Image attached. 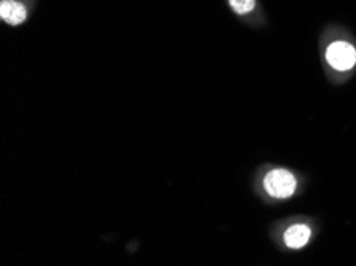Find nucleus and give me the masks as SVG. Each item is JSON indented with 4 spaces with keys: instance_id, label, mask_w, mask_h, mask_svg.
<instances>
[{
    "instance_id": "obj_3",
    "label": "nucleus",
    "mask_w": 356,
    "mask_h": 266,
    "mask_svg": "<svg viewBox=\"0 0 356 266\" xmlns=\"http://www.w3.org/2000/svg\"><path fill=\"white\" fill-rule=\"evenodd\" d=\"M0 18L10 26H18L26 21V7L16 0H2Z\"/></svg>"
},
{
    "instance_id": "obj_2",
    "label": "nucleus",
    "mask_w": 356,
    "mask_h": 266,
    "mask_svg": "<svg viewBox=\"0 0 356 266\" xmlns=\"http://www.w3.org/2000/svg\"><path fill=\"white\" fill-rule=\"evenodd\" d=\"M326 61L339 72H347L356 64V50L347 42H334L326 50Z\"/></svg>"
},
{
    "instance_id": "obj_5",
    "label": "nucleus",
    "mask_w": 356,
    "mask_h": 266,
    "mask_svg": "<svg viewBox=\"0 0 356 266\" xmlns=\"http://www.w3.org/2000/svg\"><path fill=\"white\" fill-rule=\"evenodd\" d=\"M232 10L238 15L251 13L256 7V0H229Z\"/></svg>"
},
{
    "instance_id": "obj_1",
    "label": "nucleus",
    "mask_w": 356,
    "mask_h": 266,
    "mask_svg": "<svg viewBox=\"0 0 356 266\" xmlns=\"http://www.w3.org/2000/svg\"><path fill=\"white\" fill-rule=\"evenodd\" d=\"M264 188L272 198L286 199L291 198L298 188L296 177L286 169H273L264 178Z\"/></svg>"
},
{
    "instance_id": "obj_4",
    "label": "nucleus",
    "mask_w": 356,
    "mask_h": 266,
    "mask_svg": "<svg viewBox=\"0 0 356 266\" xmlns=\"http://www.w3.org/2000/svg\"><path fill=\"white\" fill-rule=\"evenodd\" d=\"M312 230L309 225L305 224H296L291 225L288 230L284 231V244L289 249H302L307 246V242L310 241Z\"/></svg>"
}]
</instances>
